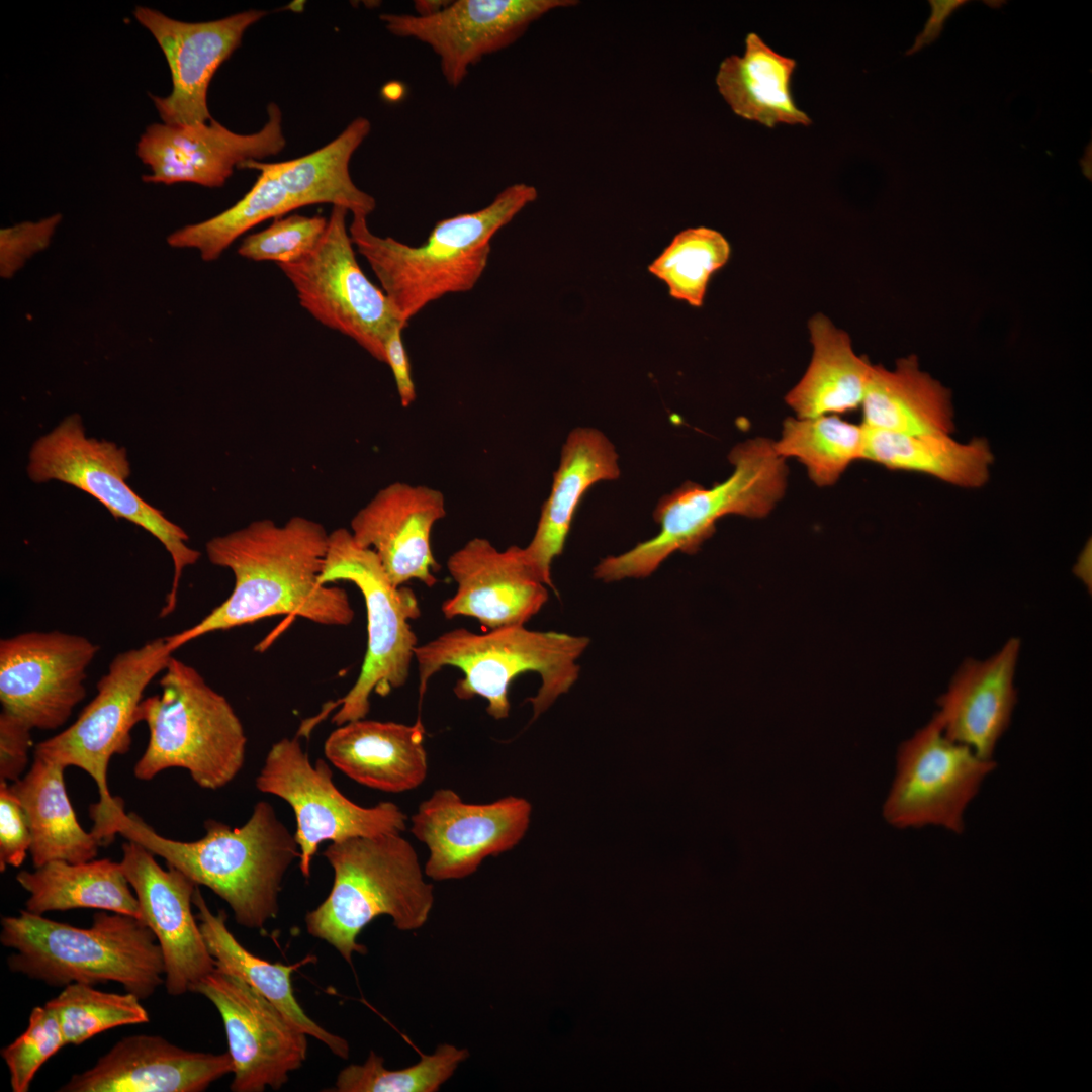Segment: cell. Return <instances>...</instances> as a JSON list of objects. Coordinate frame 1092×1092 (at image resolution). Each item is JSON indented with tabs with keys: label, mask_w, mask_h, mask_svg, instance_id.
I'll list each match as a JSON object with an SVG mask.
<instances>
[{
	"label": "cell",
	"mask_w": 1092,
	"mask_h": 1092,
	"mask_svg": "<svg viewBox=\"0 0 1092 1092\" xmlns=\"http://www.w3.org/2000/svg\"><path fill=\"white\" fill-rule=\"evenodd\" d=\"M193 992L206 997L222 1019L233 1062V1092L280 1089L306 1059L307 1034L240 977L218 968Z\"/></svg>",
	"instance_id": "16"
},
{
	"label": "cell",
	"mask_w": 1092,
	"mask_h": 1092,
	"mask_svg": "<svg viewBox=\"0 0 1092 1092\" xmlns=\"http://www.w3.org/2000/svg\"><path fill=\"white\" fill-rule=\"evenodd\" d=\"M66 1045L55 1010L46 1003L35 1006L26 1029L1 1050L13 1092H27L40 1067Z\"/></svg>",
	"instance_id": "41"
},
{
	"label": "cell",
	"mask_w": 1092,
	"mask_h": 1092,
	"mask_svg": "<svg viewBox=\"0 0 1092 1092\" xmlns=\"http://www.w3.org/2000/svg\"><path fill=\"white\" fill-rule=\"evenodd\" d=\"M996 766L946 737L933 716L899 747L884 818L896 828L934 826L962 834L969 804Z\"/></svg>",
	"instance_id": "14"
},
{
	"label": "cell",
	"mask_w": 1092,
	"mask_h": 1092,
	"mask_svg": "<svg viewBox=\"0 0 1092 1092\" xmlns=\"http://www.w3.org/2000/svg\"><path fill=\"white\" fill-rule=\"evenodd\" d=\"M240 168L259 171L253 187L237 203L204 221L185 225L167 237L173 248L194 249L204 261L216 260L240 236L255 225L298 208L276 177L249 160ZM239 168V169H240Z\"/></svg>",
	"instance_id": "36"
},
{
	"label": "cell",
	"mask_w": 1092,
	"mask_h": 1092,
	"mask_svg": "<svg viewBox=\"0 0 1092 1092\" xmlns=\"http://www.w3.org/2000/svg\"><path fill=\"white\" fill-rule=\"evenodd\" d=\"M32 729L17 717L0 713V781L16 782L28 764Z\"/></svg>",
	"instance_id": "45"
},
{
	"label": "cell",
	"mask_w": 1092,
	"mask_h": 1092,
	"mask_svg": "<svg viewBox=\"0 0 1092 1092\" xmlns=\"http://www.w3.org/2000/svg\"><path fill=\"white\" fill-rule=\"evenodd\" d=\"M469 1057L467 1049L440 1044L431 1055L410 1067L388 1070L382 1057L370 1052L363 1064H352L337 1076V1092H435Z\"/></svg>",
	"instance_id": "40"
},
{
	"label": "cell",
	"mask_w": 1092,
	"mask_h": 1092,
	"mask_svg": "<svg viewBox=\"0 0 1092 1092\" xmlns=\"http://www.w3.org/2000/svg\"><path fill=\"white\" fill-rule=\"evenodd\" d=\"M193 905L197 909L196 918L216 968L240 977L272 1002L304 1033L326 1044L336 1056L348 1059L347 1040L314 1022L297 1002L293 994L291 974L298 964H273L246 949L228 928L225 911L220 910L214 914L198 886L193 896Z\"/></svg>",
	"instance_id": "33"
},
{
	"label": "cell",
	"mask_w": 1092,
	"mask_h": 1092,
	"mask_svg": "<svg viewBox=\"0 0 1092 1092\" xmlns=\"http://www.w3.org/2000/svg\"><path fill=\"white\" fill-rule=\"evenodd\" d=\"M63 765L33 757L29 770L10 784L22 805L31 831L34 868L53 860L83 862L95 859L99 839L80 825L67 794Z\"/></svg>",
	"instance_id": "31"
},
{
	"label": "cell",
	"mask_w": 1092,
	"mask_h": 1092,
	"mask_svg": "<svg viewBox=\"0 0 1092 1092\" xmlns=\"http://www.w3.org/2000/svg\"><path fill=\"white\" fill-rule=\"evenodd\" d=\"M173 652L166 638H155L144 645L114 656L107 672L98 680L95 697L83 708L68 728L34 747V757L87 772L96 783L100 800L111 802L107 771L111 758L126 753L131 744V729L148 685L167 665Z\"/></svg>",
	"instance_id": "13"
},
{
	"label": "cell",
	"mask_w": 1092,
	"mask_h": 1092,
	"mask_svg": "<svg viewBox=\"0 0 1092 1092\" xmlns=\"http://www.w3.org/2000/svg\"><path fill=\"white\" fill-rule=\"evenodd\" d=\"M370 130V121L359 116L332 142L308 155L260 164L276 177L298 208L330 203L346 208L353 216L367 217L376 207L375 199L355 185L349 164Z\"/></svg>",
	"instance_id": "34"
},
{
	"label": "cell",
	"mask_w": 1092,
	"mask_h": 1092,
	"mask_svg": "<svg viewBox=\"0 0 1092 1092\" xmlns=\"http://www.w3.org/2000/svg\"><path fill=\"white\" fill-rule=\"evenodd\" d=\"M531 811V804L521 797L474 804L464 802L452 789H437L411 818V832L429 850L424 873L436 881L469 877L485 858L509 851L522 840Z\"/></svg>",
	"instance_id": "17"
},
{
	"label": "cell",
	"mask_w": 1092,
	"mask_h": 1092,
	"mask_svg": "<svg viewBox=\"0 0 1092 1092\" xmlns=\"http://www.w3.org/2000/svg\"><path fill=\"white\" fill-rule=\"evenodd\" d=\"M425 727L359 719L338 726L326 739V758L367 788L402 793L421 786L428 774Z\"/></svg>",
	"instance_id": "26"
},
{
	"label": "cell",
	"mask_w": 1092,
	"mask_h": 1092,
	"mask_svg": "<svg viewBox=\"0 0 1092 1092\" xmlns=\"http://www.w3.org/2000/svg\"><path fill=\"white\" fill-rule=\"evenodd\" d=\"M862 425L886 432L950 434V392L919 368L917 358L899 360L895 369L874 365L861 403Z\"/></svg>",
	"instance_id": "29"
},
{
	"label": "cell",
	"mask_w": 1092,
	"mask_h": 1092,
	"mask_svg": "<svg viewBox=\"0 0 1092 1092\" xmlns=\"http://www.w3.org/2000/svg\"><path fill=\"white\" fill-rule=\"evenodd\" d=\"M348 212L346 208L333 206L316 246L298 261L278 267L310 315L385 363L387 335L397 325L407 327V324L359 266L346 224Z\"/></svg>",
	"instance_id": "11"
},
{
	"label": "cell",
	"mask_w": 1092,
	"mask_h": 1092,
	"mask_svg": "<svg viewBox=\"0 0 1092 1092\" xmlns=\"http://www.w3.org/2000/svg\"><path fill=\"white\" fill-rule=\"evenodd\" d=\"M323 855L334 871L328 897L305 915L307 932L350 963L367 948L357 942L375 918L387 915L401 931L421 928L433 904L414 846L401 834L331 842Z\"/></svg>",
	"instance_id": "5"
},
{
	"label": "cell",
	"mask_w": 1092,
	"mask_h": 1092,
	"mask_svg": "<svg viewBox=\"0 0 1092 1092\" xmlns=\"http://www.w3.org/2000/svg\"><path fill=\"white\" fill-rule=\"evenodd\" d=\"M864 430L863 460L892 470L928 474L962 487H979L989 478L993 455L984 439L960 443L950 434L907 435L866 427Z\"/></svg>",
	"instance_id": "35"
},
{
	"label": "cell",
	"mask_w": 1092,
	"mask_h": 1092,
	"mask_svg": "<svg viewBox=\"0 0 1092 1092\" xmlns=\"http://www.w3.org/2000/svg\"><path fill=\"white\" fill-rule=\"evenodd\" d=\"M233 1069L229 1052H193L158 1035L139 1034L118 1040L58 1091L201 1092Z\"/></svg>",
	"instance_id": "24"
},
{
	"label": "cell",
	"mask_w": 1092,
	"mask_h": 1092,
	"mask_svg": "<svg viewBox=\"0 0 1092 1092\" xmlns=\"http://www.w3.org/2000/svg\"><path fill=\"white\" fill-rule=\"evenodd\" d=\"M340 580L352 582L363 595L368 640L357 680L327 709L330 712L339 707L331 720L337 726L364 719L370 711L372 693L385 697L406 682L418 646L410 621L421 616L415 593L393 585L376 554L360 546L344 528L329 534L320 575L322 584Z\"/></svg>",
	"instance_id": "9"
},
{
	"label": "cell",
	"mask_w": 1092,
	"mask_h": 1092,
	"mask_svg": "<svg viewBox=\"0 0 1092 1092\" xmlns=\"http://www.w3.org/2000/svg\"><path fill=\"white\" fill-rule=\"evenodd\" d=\"M62 220L57 213L38 221H25L0 231V275L13 277L28 259L44 250Z\"/></svg>",
	"instance_id": "43"
},
{
	"label": "cell",
	"mask_w": 1092,
	"mask_h": 1092,
	"mask_svg": "<svg viewBox=\"0 0 1092 1092\" xmlns=\"http://www.w3.org/2000/svg\"><path fill=\"white\" fill-rule=\"evenodd\" d=\"M27 474L35 483L57 480L75 486L99 500L114 518L127 520L158 539L174 568L160 617L175 610L182 574L201 553L187 545L189 537L181 527L128 486L130 465L123 447L89 438L80 416L73 414L35 441L28 455Z\"/></svg>",
	"instance_id": "10"
},
{
	"label": "cell",
	"mask_w": 1092,
	"mask_h": 1092,
	"mask_svg": "<svg viewBox=\"0 0 1092 1092\" xmlns=\"http://www.w3.org/2000/svg\"><path fill=\"white\" fill-rule=\"evenodd\" d=\"M34 869L16 875L17 883L29 894L25 902L29 912L43 915L89 908L141 919L138 899L120 861L53 860Z\"/></svg>",
	"instance_id": "32"
},
{
	"label": "cell",
	"mask_w": 1092,
	"mask_h": 1092,
	"mask_svg": "<svg viewBox=\"0 0 1092 1092\" xmlns=\"http://www.w3.org/2000/svg\"><path fill=\"white\" fill-rule=\"evenodd\" d=\"M0 942L13 950L10 971L50 986L115 982L147 999L164 983L157 939L130 915L96 912L91 925L80 928L24 909L1 918Z\"/></svg>",
	"instance_id": "4"
},
{
	"label": "cell",
	"mask_w": 1092,
	"mask_h": 1092,
	"mask_svg": "<svg viewBox=\"0 0 1092 1092\" xmlns=\"http://www.w3.org/2000/svg\"><path fill=\"white\" fill-rule=\"evenodd\" d=\"M405 328L403 325H397L384 341L385 363L391 368L403 407L411 405L416 398L411 364L402 341V331Z\"/></svg>",
	"instance_id": "46"
},
{
	"label": "cell",
	"mask_w": 1092,
	"mask_h": 1092,
	"mask_svg": "<svg viewBox=\"0 0 1092 1092\" xmlns=\"http://www.w3.org/2000/svg\"><path fill=\"white\" fill-rule=\"evenodd\" d=\"M772 442L757 437L737 444L728 456L734 467L732 474L711 488L688 481L663 495L653 513L660 525L658 534L620 555L602 559L594 576L604 582L647 577L674 552H697L714 534L721 518L766 517L784 496L788 483V467L775 452Z\"/></svg>",
	"instance_id": "7"
},
{
	"label": "cell",
	"mask_w": 1092,
	"mask_h": 1092,
	"mask_svg": "<svg viewBox=\"0 0 1092 1092\" xmlns=\"http://www.w3.org/2000/svg\"><path fill=\"white\" fill-rule=\"evenodd\" d=\"M1020 640L1009 639L985 660L966 659L937 700L933 715L950 740L994 759L1017 702L1014 685Z\"/></svg>",
	"instance_id": "25"
},
{
	"label": "cell",
	"mask_w": 1092,
	"mask_h": 1092,
	"mask_svg": "<svg viewBox=\"0 0 1092 1092\" xmlns=\"http://www.w3.org/2000/svg\"><path fill=\"white\" fill-rule=\"evenodd\" d=\"M796 61L768 47L754 32L747 34L742 56L724 59L716 75L718 90L732 111L767 127L777 123H812L795 103L791 80Z\"/></svg>",
	"instance_id": "30"
},
{
	"label": "cell",
	"mask_w": 1092,
	"mask_h": 1092,
	"mask_svg": "<svg viewBox=\"0 0 1092 1092\" xmlns=\"http://www.w3.org/2000/svg\"><path fill=\"white\" fill-rule=\"evenodd\" d=\"M447 568L457 584L441 606L447 619L471 617L489 629L525 625L548 600L547 585L516 545L500 551L473 538L449 557Z\"/></svg>",
	"instance_id": "22"
},
{
	"label": "cell",
	"mask_w": 1092,
	"mask_h": 1092,
	"mask_svg": "<svg viewBox=\"0 0 1092 1092\" xmlns=\"http://www.w3.org/2000/svg\"><path fill=\"white\" fill-rule=\"evenodd\" d=\"M92 820L104 843L118 833L141 844L197 886L209 888L228 903L237 923L251 929H263L277 916L283 879L300 857L294 834L267 801L256 803L240 827L206 820L204 836L195 841L160 835L136 814L125 813L118 798L96 808Z\"/></svg>",
	"instance_id": "2"
},
{
	"label": "cell",
	"mask_w": 1092,
	"mask_h": 1092,
	"mask_svg": "<svg viewBox=\"0 0 1092 1092\" xmlns=\"http://www.w3.org/2000/svg\"><path fill=\"white\" fill-rule=\"evenodd\" d=\"M267 114L262 128L248 134L234 132L214 118L196 125H148L136 145L138 157L151 169L143 181L223 186L242 163L275 156L284 149L281 109L270 102Z\"/></svg>",
	"instance_id": "20"
},
{
	"label": "cell",
	"mask_w": 1092,
	"mask_h": 1092,
	"mask_svg": "<svg viewBox=\"0 0 1092 1092\" xmlns=\"http://www.w3.org/2000/svg\"><path fill=\"white\" fill-rule=\"evenodd\" d=\"M31 831L26 813L8 782L0 781V871L19 868L29 853Z\"/></svg>",
	"instance_id": "44"
},
{
	"label": "cell",
	"mask_w": 1092,
	"mask_h": 1092,
	"mask_svg": "<svg viewBox=\"0 0 1092 1092\" xmlns=\"http://www.w3.org/2000/svg\"><path fill=\"white\" fill-rule=\"evenodd\" d=\"M445 515L440 490L394 482L356 513L350 532L360 546L376 554L393 585L417 579L432 587L439 564L432 553L431 533Z\"/></svg>",
	"instance_id": "23"
},
{
	"label": "cell",
	"mask_w": 1092,
	"mask_h": 1092,
	"mask_svg": "<svg viewBox=\"0 0 1092 1092\" xmlns=\"http://www.w3.org/2000/svg\"><path fill=\"white\" fill-rule=\"evenodd\" d=\"M327 221L322 215L276 218L265 230L246 237L238 254L254 261H274L277 265L298 261L316 246Z\"/></svg>",
	"instance_id": "42"
},
{
	"label": "cell",
	"mask_w": 1092,
	"mask_h": 1092,
	"mask_svg": "<svg viewBox=\"0 0 1092 1092\" xmlns=\"http://www.w3.org/2000/svg\"><path fill=\"white\" fill-rule=\"evenodd\" d=\"M967 3L966 0H931L929 1L931 7L930 16L925 23L923 30L917 35L914 44L907 52V54H914L921 50L923 47L930 44L936 40L942 29L945 20L952 14L953 11Z\"/></svg>",
	"instance_id": "47"
},
{
	"label": "cell",
	"mask_w": 1092,
	"mask_h": 1092,
	"mask_svg": "<svg viewBox=\"0 0 1092 1092\" xmlns=\"http://www.w3.org/2000/svg\"><path fill=\"white\" fill-rule=\"evenodd\" d=\"M577 3L575 0H457L431 15L384 13L379 17L393 35L429 46L439 58L447 84L458 87L469 69L483 57L514 43L548 12Z\"/></svg>",
	"instance_id": "18"
},
{
	"label": "cell",
	"mask_w": 1092,
	"mask_h": 1092,
	"mask_svg": "<svg viewBox=\"0 0 1092 1092\" xmlns=\"http://www.w3.org/2000/svg\"><path fill=\"white\" fill-rule=\"evenodd\" d=\"M450 1L443 0H419L415 2L416 14L420 16L431 15L442 10Z\"/></svg>",
	"instance_id": "48"
},
{
	"label": "cell",
	"mask_w": 1092,
	"mask_h": 1092,
	"mask_svg": "<svg viewBox=\"0 0 1092 1092\" xmlns=\"http://www.w3.org/2000/svg\"><path fill=\"white\" fill-rule=\"evenodd\" d=\"M141 998L130 992H104L93 985L73 983L47 1003L55 1010L66 1045H78L122 1025L150 1020Z\"/></svg>",
	"instance_id": "39"
},
{
	"label": "cell",
	"mask_w": 1092,
	"mask_h": 1092,
	"mask_svg": "<svg viewBox=\"0 0 1092 1092\" xmlns=\"http://www.w3.org/2000/svg\"><path fill=\"white\" fill-rule=\"evenodd\" d=\"M255 784L262 793L279 797L292 808L299 869L305 878L325 841L401 834L406 829L407 816L396 804L384 801L363 807L348 799L323 759L311 764L298 735L271 746Z\"/></svg>",
	"instance_id": "12"
},
{
	"label": "cell",
	"mask_w": 1092,
	"mask_h": 1092,
	"mask_svg": "<svg viewBox=\"0 0 1092 1092\" xmlns=\"http://www.w3.org/2000/svg\"><path fill=\"white\" fill-rule=\"evenodd\" d=\"M619 475L618 454L601 431L579 427L568 434L535 534L523 548L527 563L545 585L553 588L552 562L563 551L584 493L595 483L617 479Z\"/></svg>",
	"instance_id": "27"
},
{
	"label": "cell",
	"mask_w": 1092,
	"mask_h": 1092,
	"mask_svg": "<svg viewBox=\"0 0 1092 1092\" xmlns=\"http://www.w3.org/2000/svg\"><path fill=\"white\" fill-rule=\"evenodd\" d=\"M329 534L310 519L283 525L263 519L210 539L209 561L235 576L232 594L194 626L165 637L174 652L204 634L259 619L292 615L327 626L349 625L355 616L347 593L320 582Z\"/></svg>",
	"instance_id": "1"
},
{
	"label": "cell",
	"mask_w": 1092,
	"mask_h": 1092,
	"mask_svg": "<svg viewBox=\"0 0 1092 1092\" xmlns=\"http://www.w3.org/2000/svg\"><path fill=\"white\" fill-rule=\"evenodd\" d=\"M120 863L138 899L141 920L161 948L166 991L173 996L193 992L215 968L192 913L197 885L175 868L163 869L134 841L122 844Z\"/></svg>",
	"instance_id": "21"
},
{
	"label": "cell",
	"mask_w": 1092,
	"mask_h": 1092,
	"mask_svg": "<svg viewBox=\"0 0 1092 1092\" xmlns=\"http://www.w3.org/2000/svg\"><path fill=\"white\" fill-rule=\"evenodd\" d=\"M537 196L534 186L514 183L485 207L439 220L418 247L373 234L364 216H353L348 229L353 245L408 325L431 302L471 290L487 266L494 235Z\"/></svg>",
	"instance_id": "3"
},
{
	"label": "cell",
	"mask_w": 1092,
	"mask_h": 1092,
	"mask_svg": "<svg viewBox=\"0 0 1092 1092\" xmlns=\"http://www.w3.org/2000/svg\"><path fill=\"white\" fill-rule=\"evenodd\" d=\"M588 644L589 638L584 636L529 630L525 625L491 629L484 634L465 628L449 630L415 649L420 705L430 678L452 666L463 673L453 689L458 699L481 697L487 701L490 717L506 719L511 709L512 681L522 673L536 672L541 686L528 701L533 707V719H537L574 685L579 674L577 660Z\"/></svg>",
	"instance_id": "6"
},
{
	"label": "cell",
	"mask_w": 1092,
	"mask_h": 1092,
	"mask_svg": "<svg viewBox=\"0 0 1092 1092\" xmlns=\"http://www.w3.org/2000/svg\"><path fill=\"white\" fill-rule=\"evenodd\" d=\"M100 647L58 630L0 641V702L32 730H56L86 697L87 670Z\"/></svg>",
	"instance_id": "15"
},
{
	"label": "cell",
	"mask_w": 1092,
	"mask_h": 1092,
	"mask_svg": "<svg viewBox=\"0 0 1092 1092\" xmlns=\"http://www.w3.org/2000/svg\"><path fill=\"white\" fill-rule=\"evenodd\" d=\"M810 363L786 402L798 418L843 414L861 406L874 365L858 356L849 335L824 314L809 321Z\"/></svg>",
	"instance_id": "28"
},
{
	"label": "cell",
	"mask_w": 1092,
	"mask_h": 1092,
	"mask_svg": "<svg viewBox=\"0 0 1092 1092\" xmlns=\"http://www.w3.org/2000/svg\"><path fill=\"white\" fill-rule=\"evenodd\" d=\"M162 672L161 693L144 698L138 709L149 740L134 777L150 781L177 767L200 788L225 787L245 762L247 737L240 718L193 666L171 655Z\"/></svg>",
	"instance_id": "8"
},
{
	"label": "cell",
	"mask_w": 1092,
	"mask_h": 1092,
	"mask_svg": "<svg viewBox=\"0 0 1092 1092\" xmlns=\"http://www.w3.org/2000/svg\"><path fill=\"white\" fill-rule=\"evenodd\" d=\"M266 14L251 9L217 20L186 22L150 7L134 8V18L156 39L171 73V93L150 94L163 123L196 125L213 119L207 104L212 77L240 47L246 30Z\"/></svg>",
	"instance_id": "19"
},
{
	"label": "cell",
	"mask_w": 1092,
	"mask_h": 1092,
	"mask_svg": "<svg viewBox=\"0 0 1092 1092\" xmlns=\"http://www.w3.org/2000/svg\"><path fill=\"white\" fill-rule=\"evenodd\" d=\"M866 430L836 415L787 418L775 452L785 460L795 458L820 487L836 483L848 466L863 459Z\"/></svg>",
	"instance_id": "37"
},
{
	"label": "cell",
	"mask_w": 1092,
	"mask_h": 1092,
	"mask_svg": "<svg viewBox=\"0 0 1092 1092\" xmlns=\"http://www.w3.org/2000/svg\"><path fill=\"white\" fill-rule=\"evenodd\" d=\"M730 255V244L720 232L688 228L672 238L647 269L666 285L670 297L701 307L711 277L727 264Z\"/></svg>",
	"instance_id": "38"
}]
</instances>
